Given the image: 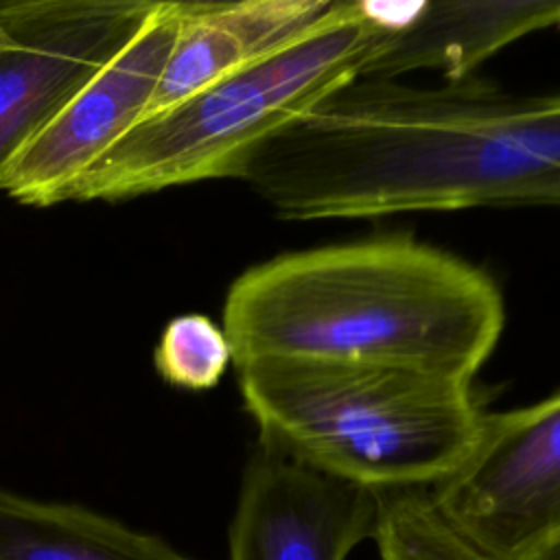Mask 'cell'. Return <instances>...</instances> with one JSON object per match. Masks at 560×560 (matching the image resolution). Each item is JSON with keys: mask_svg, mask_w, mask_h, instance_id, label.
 <instances>
[{"mask_svg": "<svg viewBox=\"0 0 560 560\" xmlns=\"http://www.w3.org/2000/svg\"><path fill=\"white\" fill-rule=\"evenodd\" d=\"M241 179L295 221L560 206V92L357 79L260 147Z\"/></svg>", "mask_w": 560, "mask_h": 560, "instance_id": "1", "label": "cell"}, {"mask_svg": "<svg viewBox=\"0 0 560 560\" xmlns=\"http://www.w3.org/2000/svg\"><path fill=\"white\" fill-rule=\"evenodd\" d=\"M153 363L168 385L203 392L219 385L232 363V348L208 315L184 313L164 326Z\"/></svg>", "mask_w": 560, "mask_h": 560, "instance_id": "13", "label": "cell"}, {"mask_svg": "<svg viewBox=\"0 0 560 560\" xmlns=\"http://www.w3.org/2000/svg\"><path fill=\"white\" fill-rule=\"evenodd\" d=\"M376 39L378 26L363 0H335L293 42L136 122L61 201H116L206 179H241L260 147L361 79Z\"/></svg>", "mask_w": 560, "mask_h": 560, "instance_id": "4", "label": "cell"}, {"mask_svg": "<svg viewBox=\"0 0 560 560\" xmlns=\"http://www.w3.org/2000/svg\"><path fill=\"white\" fill-rule=\"evenodd\" d=\"M505 308L477 265L411 236L280 254L228 289L232 365L256 359L376 363L462 381L499 343Z\"/></svg>", "mask_w": 560, "mask_h": 560, "instance_id": "2", "label": "cell"}, {"mask_svg": "<svg viewBox=\"0 0 560 560\" xmlns=\"http://www.w3.org/2000/svg\"><path fill=\"white\" fill-rule=\"evenodd\" d=\"M429 492L440 514L492 560H545L560 549V389L483 413L464 464Z\"/></svg>", "mask_w": 560, "mask_h": 560, "instance_id": "5", "label": "cell"}, {"mask_svg": "<svg viewBox=\"0 0 560 560\" xmlns=\"http://www.w3.org/2000/svg\"><path fill=\"white\" fill-rule=\"evenodd\" d=\"M378 39L361 72L365 81H396L407 72H442L451 83L508 44L560 28L558 0H363Z\"/></svg>", "mask_w": 560, "mask_h": 560, "instance_id": "9", "label": "cell"}, {"mask_svg": "<svg viewBox=\"0 0 560 560\" xmlns=\"http://www.w3.org/2000/svg\"><path fill=\"white\" fill-rule=\"evenodd\" d=\"M158 0H0V190L15 155L142 28Z\"/></svg>", "mask_w": 560, "mask_h": 560, "instance_id": "6", "label": "cell"}, {"mask_svg": "<svg viewBox=\"0 0 560 560\" xmlns=\"http://www.w3.org/2000/svg\"><path fill=\"white\" fill-rule=\"evenodd\" d=\"M177 26L179 2L158 0L133 39L15 155L2 192L26 206L59 203L63 190L144 118Z\"/></svg>", "mask_w": 560, "mask_h": 560, "instance_id": "7", "label": "cell"}, {"mask_svg": "<svg viewBox=\"0 0 560 560\" xmlns=\"http://www.w3.org/2000/svg\"><path fill=\"white\" fill-rule=\"evenodd\" d=\"M234 368L258 444L374 492L438 486L481 429L470 381L435 372L306 359Z\"/></svg>", "mask_w": 560, "mask_h": 560, "instance_id": "3", "label": "cell"}, {"mask_svg": "<svg viewBox=\"0 0 560 560\" xmlns=\"http://www.w3.org/2000/svg\"><path fill=\"white\" fill-rule=\"evenodd\" d=\"M378 560H492L435 508L429 488L378 492Z\"/></svg>", "mask_w": 560, "mask_h": 560, "instance_id": "12", "label": "cell"}, {"mask_svg": "<svg viewBox=\"0 0 560 560\" xmlns=\"http://www.w3.org/2000/svg\"><path fill=\"white\" fill-rule=\"evenodd\" d=\"M332 4L335 0L179 2L177 35L144 118L293 42Z\"/></svg>", "mask_w": 560, "mask_h": 560, "instance_id": "10", "label": "cell"}, {"mask_svg": "<svg viewBox=\"0 0 560 560\" xmlns=\"http://www.w3.org/2000/svg\"><path fill=\"white\" fill-rule=\"evenodd\" d=\"M545 560H560V549H556L553 553H549Z\"/></svg>", "mask_w": 560, "mask_h": 560, "instance_id": "14", "label": "cell"}, {"mask_svg": "<svg viewBox=\"0 0 560 560\" xmlns=\"http://www.w3.org/2000/svg\"><path fill=\"white\" fill-rule=\"evenodd\" d=\"M376 521L378 492L258 444L230 523V560H346Z\"/></svg>", "mask_w": 560, "mask_h": 560, "instance_id": "8", "label": "cell"}, {"mask_svg": "<svg viewBox=\"0 0 560 560\" xmlns=\"http://www.w3.org/2000/svg\"><path fill=\"white\" fill-rule=\"evenodd\" d=\"M0 560H195L160 536L74 503L0 488Z\"/></svg>", "mask_w": 560, "mask_h": 560, "instance_id": "11", "label": "cell"}]
</instances>
